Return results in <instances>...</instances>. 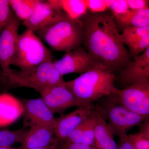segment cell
<instances>
[{
    "instance_id": "cell-14",
    "label": "cell",
    "mask_w": 149,
    "mask_h": 149,
    "mask_svg": "<svg viewBox=\"0 0 149 149\" xmlns=\"http://www.w3.org/2000/svg\"><path fill=\"white\" fill-rule=\"evenodd\" d=\"M22 105L31 125H41L54 130L56 118L42 98L25 99Z\"/></svg>"
},
{
    "instance_id": "cell-2",
    "label": "cell",
    "mask_w": 149,
    "mask_h": 149,
    "mask_svg": "<svg viewBox=\"0 0 149 149\" xmlns=\"http://www.w3.org/2000/svg\"><path fill=\"white\" fill-rule=\"evenodd\" d=\"M116 77L108 70L96 66L65 82L81 106L93 104L100 99L116 93Z\"/></svg>"
},
{
    "instance_id": "cell-9",
    "label": "cell",
    "mask_w": 149,
    "mask_h": 149,
    "mask_svg": "<svg viewBox=\"0 0 149 149\" xmlns=\"http://www.w3.org/2000/svg\"><path fill=\"white\" fill-rule=\"evenodd\" d=\"M20 22L13 11L9 21L0 34V68L3 77L11 69V62L18 39Z\"/></svg>"
},
{
    "instance_id": "cell-4",
    "label": "cell",
    "mask_w": 149,
    "mask_h": 149,
    "mask_svg": "<svg viewBox=\"0 0 149 149\" xmlns=\"http://www.w3.org/2000/svg\"><path fill=\"white\" fill-rule=\"evenodd\" d=\"M54 62L44 63L27 72L11 69L4 77V85L8 88H32L40 93L47 87L64 83Z\"/></svg>"
},
{
    "instance_id": "cell-19",
    "label": "cell",
    "mask_w": 149,
    "mask_h": 149,
    "mask_svg": "<svg viewBox=\"0 0 149 149\" xmlns=\"http://www.w3.org/2000/svg\"><path fill=\"white\" fill-rule=\"evenodd\" d=\"M51 2L68 18L80 20L88 13L84 0H50Z\"/></svg>"
},
{
    "instance_id": "cell-12",
    "label": "cell",
    "mask_w": 149,
    "mask_h": 149,
    "mask_svg": "<svg viewBox=\"0 0 149 149\" xmlns=\"http://www.w3.org/2000/svg\"><path fill=\"white\" fill-rule=\"evenodd\" d=\"M95 109V104L78 107L74 111L56 118L54 133L57 142L64 141L70 133L82 124Z\"/></svg>"
},
{
    "instance_id": "cell-28",
    "label": "cell",
    "mask_w": 149,
    "mask_h": 149,
    "mask_svg": "<svg viewBox=\"0 0 149 149\" xmlns=\"http://www.w3.org/2000/svg\"><path fill=\"white\" fill-rule=\"evenodd\" d=\"M88 10L93 14L102 13L108 10L106 0H84Z\"/></svg>"
},
{
    "instance_id": "cell-15",
    "label": "cell",
    "mask_w": 149,
    "mask_h": 149,
    "mask_svg": "<svg viewBox=\"0 0 149 149\" xmlns=\"http://www.w3.org/2000/svg\"><path fill=\"white\" fill-rule=\"evenodd\" d=\"M57 143L54 130L41 125L31 124L20 143L22 149L46 148Z\"/></svg>"
},
{
    "instance_id": "cell-18",
    "label": "cell",
    "mask_w": 149,
    "mask_h": 149,
    "mask_svg": "<svg viewBox=\"0 0 149 149\" xmlns=\"http://www.w3.org/2000/svg\"><path fill=\"white\" fill-rule=\"evenodd\" d=\"M115 21L122 27H146L149 26V8L139 10H130L125 13L113 16Z\"/></svg>"
},
{
    "instance_id": "cell-8",
    "label": "cell",
    "mask_w": 149,
    "mask_h": 149,
    "mask_svg": "<svg viewBox=\"0 0 149 149\" xmlns=\"http://www.w3.org/2000/svg\"><path fill=\"white\" fill-rule=\"evenodd\" d=\"M65 82L47 87L40 92L41 98L54 114L61 115L70 108L82 107L66 87Z\"/></svg>"
},
{
    "instance_id": "cell-11",
    "label": "cell",
    "mask_w": 149,
    "mask_h": 149,
    "mask_svg": "<svg viewBox=\"0 0 149 149\" xmlns=\"http://www.w3.org/2000/svg\"><path fill=\"white\" fill-rule=\"evenodd\" d=\"M54 64L63 76L70 73L81 74L95 66L87 51L82 46L65 53L61 58L54 61Z\"/></svg>"
},
{
    "instance_id": "cell-31",
    "label": "cell",
    "mask_w": 149,
    "mask_h": 149,
    "mask_svg": "<svg viewBox=\"0 0 149 149\" xmlns=\"http://www.w3.org/2000/svg\"><path fill=\"white\" fill-rule=\"evenodd\" d=\"M117 144L118 149H136L129 141L128 134L119 138Z\"/></svg>"
},
{
    "instance_id": "cell-33",
    "label": "cell",
    "mask_w": 149,
    "mask_h": 149,
    "mask_svg": "<svg viewBox=\"0 0 149 149\" xmlns=\"http://www.w3.org/2000/svg\"><path fill=\"white\" fill-rule=\"evenodd\" d=\"M0 83H2L3 85L4 84V77L3 76L2 72L0 68Z\"/></svg>"
},
{
    "instance_id": "cell-34",
    "label": "cell",
    "mask_w": 149,
    "mask_h": 149,
    "mask_svg": "<svg viewBox=\"0 0 149 149\" xmlns=\"http://www.w3.org/2000/svg\"><path fill=\"white\" fill-rule=\"evenodd\" d=\"M0 149H19L17 148H11V147H1Z\"/></svg>"
},
{
    "instance_id": "cell-35",
    "label": "cell",
    "mask_w": 149,
    "mask_h": 149,
    "mask_svg": "<svg viewBox=\"0 0 149 149\" xmlns=\"http://www.w3.org/2000/svg\"><path fill=\"white\" fill-rule=\"evenodd\" d=\"M56 145H57V144H56ZM56 145L55 148L54 149H56Z\"/></svg>"
},
{
    "instance_id": "cell-25",
    "label": "cell",
    "mask_w": 149,
    "mask_h": 149,
    "mask_svg": "<svg viewBox=\"0 0 149 149\" xmlns=\"http://www.w3.org/2000/svg\"><path fill=\"white\" fill-rule=\"evenodd\" d=\"M7 94H4L0 95V125H6L8 123L12 122L10 119L11 117L13 120L17 118L13 115V108L9 105V103L6 101Z\"/></svg>"
},
{
    "instance_id": "cell-7",
    "label": "cell",
    "mask_w": 149,
    "mask_h": 149,
    "mask_svg": "<svg viewBox=\"0 0 149 149\" xmlns=\"http://www.w3.org/2000/svg\"><path fill=\"white\" fill-rule=\"evenodd\" d=\"M113 100L137 114L149 116V82L135 84L109 95Z\"/></svg>"
},
{
    "instance_id": "cell-23",
    "label": "cell",
    "mask_w": 149,
    "mask_h": 149,
    "mask_svg": "<svg viewBox=\"0 0 149 149\" xmlns=\"http://www.w3.org/2000/svg\"><path fill=\"white\" fill-rule=\"evenodd\" d=\"M148 35H149V26L127 27L123 29L119 39L125 46L127 43Z\"/></svg>"
},
{
    "instance_id": "cell-16",
    "label": "cell",
    "mask_w": 149,
    "mask_h": 149,
    "mask_svg": "<svg viewBox=\"0 0 149 149\" xmlns=\"http://www.w3.org/2000/svg\"><path fill=\"white\" fill-rule=\"evenodd\" d=\"M98 114L97 111L95 109L82 124L70 133L64 141L93 146Z\"/></svg>"
},
{
    "instance_id": "cell-3",
    "label": "cell",
    "mask_w": 149,
    "mask_h": 149,
    "mask_svg": "<svg viewBox=\"0 0 149 149\" xmlns=\"http://www.w3.org/2000/svg\"><path fill=\"white\" fill-rule=\"evenodd\" d=\"M35 32L55 51L68 52L83 45L82 21L70 19L66 15Z\"/></svg>"
},
{
    "instance_id": "cell-20",
    "label": "cell",
    "mask_w": 149,
    "mask_h": 149,
    "mask_svg": "<svg viewBox=\"0 0 149 149\" xmlns=\"http://www.w3.org/2000/svg\"><path fill=\"white\" fill-rule=\"evenodd\" d=\"M40 0H9L12 10L17 18L24 21L30 17Z\"/></svg>"
},
{
    "instance_id": "cell-13",
    "label": "cell",
    "mask_w": 149,
    "mask_h": 149,
    "mask_svg": "<svg viewBox=\"0 0 149 149\" xmlns=\"http://www.w3.org/2000/svg\"><path fill=\"white\" fill-rule=\"evenodd\" d=\"M65 15L50 0H40L31 16L22 24L27 29L35 32Z\"/></svg>"
},
{
    "instance_id": "cell-27",
    "label": "cell",
    "mask_w": 149,
    "mask_h": 149,
    "mask_svg": "<svg viewBox=\"0 0 149 149\" xmlns=\"http://www.w3.org/2000/svg\"><path fill=\"white\" fill-rule=\"evenodd\" d=\"M12 13L9 0H0V34L9 21Z\"/></svg>"
},
{
    "instance_id": "cell-26",
    "label": "cell",
    "mask_w": 149,
    "mask_h": 149,
    "mask_svg": "<svg viewBox=\"0 0 149 149\" xmlns=\"http://www.w3.org/2000/svg\"><path fill=\"white\" fill-rule=\"evenodd\" d=\"M108 10L113 16L121 14L130 10L127 0H106Z\"/></svg>"
},
{
    "instance_id": "cell-21",
    "label": "cell",
    "mask_w": 149,
    "mask_h": 149,
    "mask_svg": "<svg viewBox=\"0 0 149 149\" xmlns=\"http://www.w3.org/2000/svg\"><path fill=\"white\" fill-rule=\"evenodd\" d=\"M138 127V132L128 135L136 149H149V118H147Z\"/></svg>"
},
{
    "instance_id": "cell-29",
    "label": "cell",
    "mask_w": 149,
    "mask_h": 149,
    "mask_svg": "<svg viewBox=\"0 0 149 149\" xmlns=\"http://www.w3.org/2000/svg\"><path fill=\"white\" fill-rule=\"evenodd\" d=\"M56 149H95L94 147L81 143H68L62 141L57 142Z\"/></svg>"
},
{
    "instance_id": "cell-22",
    "label": "cell",
    "mask_w": 149,
    "mask_h": 149,
    "mask_svg": "<svg viewBox=\"0 0 149 149\" xmlns=\"http://www.w3.org/2000/svg\"><path fill=\"white\" fill-rule=\"evenodd\" d=\"M27 130L21 128L16 130H0V148L11 147L20 143Z\"/></svg>"
},
{
    "instance_id": "cell-6",
    "label": "cell",
    "mask_w": 149,
    "mask_h": 149,
    "mask_svg": "<svg viewBox=\"0 0 149 149\" xmlns=\"http://www.w3.org/2000/svg\"><path fill=\"white\" fill-rule=\"evenodd\" d=\"M95 109L105 119L114 136L120 138L135 126H139L147 118L135 113L114 101L109 96L97 102Z\"/></svg>"
},
{
    "instance_id": "cell-32",
    "label": "cell",
    "mask_w": 149,
    "mask_h": 149,
    "mask_svg": "<svg viewBox=\"0 0 149 149\" xmlns=\"http://www.w3.org/2000/svg\"><path fill=\"white\" fill-rule=\"evenodd\" d=\"M56 144L57 143H56L54 144V145H52V146H50L46 147V148H33L30 149H54L55 148Z\"/></svg>"
},
{
    "instance_id": "cell-30",
    "label": "cell",
    "mask_w": 149,
    "mask_h": 149,
    "mask_svg": "<svg viewBox=\"0 0 149 149\" xmlns=\"http://www.w3.org/2000/svg\"><path fill=\"white\" fill-rule=\"evenodd\" d=\"M128 7L131 10H139L149 8L148 0H127Z\"/></svg>"
},
{
    "instance_id": "cell-24",
    "label": "cell",
    "mask_w": 149,
    "mask_h": 149,
    "mask_svg": "<svg viewBox=\"0 0 149 149\" xmlns=\"http://www.w3.org/2000/svg\"><path fill=\"white\" fill-rule=\"evenodd\" d=\"M129 54L132 58L143 53L149 48V35L127 43Z\"/></svg>"
},
{
    "instance_id": "cell-1",
    "label": "cell",
    "mask_w": 149,
    "mask_h": 149,
    "mask_svg": "<svg viewBox=\"0 0 149 149\" xmlns=\"http://www.w3.org/2000/svg\"><path fill=\"white\" fill-rule=\"evenodd\" d=\"M81 20L83 47L95 66L115 74L130 63L131 57L120 42V33L111 13H88Z\"/></svg>"
},
{
    "instance_id": "cell-5",
    "label": "cell",
    "mask_w": 149,
    "mask_h": 149,
    "mask_svg": "<svg viewBox=\"0 0 149 149\" xmlns=\"http://www.w3.org/2000/svg\"><path fill=\"white\" fill-rule=\"evenodd\" d=\"M53 59L50 51L35 32L26 29L19 35L11 65L27 72L44 63L54 61Z\"/></svg>"
},
{
    "instance_id": "cell-17",
    "label": "cell",
    "mask_w": 149,
    "mask_h": 149,
    "mask_svg": "<svg viewBox=\"0 0 149 149\" xmlns=\"http://www.w3.org/2000/svg\"><path fill=\"white\" fill-rule=\"evenodd\" d=\"M98 113L93 147L95 149H118L111 129L106 120Z\"/></svg>"
},
{
    "instance_id": "cell-10",
    "label": "cell",
    "mask_w": 149,
    "mask_h": 149,
    "mask_svg": "<svg viewBox=\"0 0 149 149\" xmlns=\"http://www.w3.org/2000/svg\"><path fill=\"white\" fill-rule=\"evenodd\" d=\"M116 80L124 88L149 82V48L121 70Z\"/></svg>"
}]
</instances>
